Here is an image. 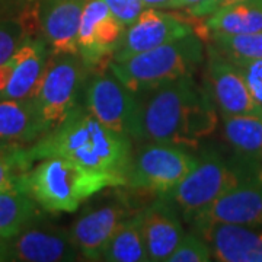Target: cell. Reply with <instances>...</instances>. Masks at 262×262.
I'll return each mask as SVG.
<instances>
[{
	"label": "cell",
	"mask_w": 262,
	"mask_h": 262,
	"mask_svg": "<svg viewBox=\"0 0 262 262\" xmlns=\"http://www.w3.org/2000/svg\"><path fill=\"white\" fill-rule=\"evenodd\" d=\"M3 248L5 261H75L80 253L70 233L53 227L28 226L16 236L3 239Z\"/></svg>",
	"instance_id": "cell-11"
},
{
	"label": "cell",
	"mask_w": 262,
	"mask_h": 262,
	"mask_svg": "<svg viewBox=\"0 0 262 262\" xmlns=\"http://www.w3.org/2000/svg\"><path fill=\"white\" fill-rule=\"evenodd\" d=\"M84 108L98 121L127 139H137V96L111 73L94 77L86 88Z\"/></svg>",
	"instance_id": "cell-8"
},
{
	"label": "cell",
	"mask_w": 262,
	"mask_h": 262,
	"mask_svg": "<svg viewBox=\"0 0 262 262\" xmlns=\"http://www.w3.org/2000/svg\"><path fill=\"white\" fill-rule=\"evenodd\" d=\"M210 91L215 105L225 115L262 114V108L253 99L241 69L211 48L208 66Z\"/></svg>",
	"instance_id": "cell-14"
},
{
	"label": "cell",
	"mask_w": 262,
	"mask_h": 262,
	"mask_svg": "<svg viewBox=\"0 0 262 262\" xmlns=\"http://www.w3.org/2000/svg\"><path fill=\"white\" fill-rule=\"evenodd\" d=\"M195 230L208 244L215 261L262 262V232L252 226L213 223L196 226Z\"/></svg>",
	"instance_id": "cell-16"
},
{
	"label": "cell",
	"mask_w": 262,
	"mask_h": 262,
	"mask_svg": "<svg viewBox=\"0 0 262 262\" xmlns=\"http://www.w3.org/2000/svg\"><path fill=\"white\" fill-rule=\"evenodd\" d=\"M214 99L210 92L196 89L192 101L188 105L185 121L181 133L182 147H196L201 139L210 136L217 128L219 117L215 113Z\"/></svg>",
	"instance_id": "cell-22"
},
{
	"label": "cell",
	"mask_w": 262,
	"mask_h": 262,
	"mask_svg": "<svg viewBox=\"0 0 262 262\" xmlns=\"http://www.w3.org/2000/svg\"><path fill=\"white\" fill-rule=\"evenodd\" d=\"M196 89L192 75H188L136 94L137 139L181 146L185 114Z\"/></svg>",
	"instance_id": "cell-4"
},
{
	"label": "cell",
	"mask_w": 262,
	"mask_h": 262,
	"mask_svg": "<svg viewBox=\"0 0 262 262\" xmlns=\"http://www.w3.org/2000/svg\"><path fill=\"white\" fill-rule=\"evenodd\" d=\"M262 32V0H245L208 15L196 31L200 38Z\"/></svg>",
	"instance_id": "cell-20"
},
{
	"label": "cell",
	"mask_w": 262,
	"mask_h": 262,
	"mask_svg": "<svg viewBox=\"0 0 262 262\" xmlns=\"http://www.w3.org/2000/svg\"><path fill=\"white\" fill-rule=\"evenodd\" d=\"M27 155L32 163L46 158L72 160L113 179L115 187L127 185L133 158L130 139L105 127L84 106H76L64 121L27 149Z\"/></svg>",
	"instance_id": "cell-1"
},
{
	"label": "cell",
	"mask_w": 262,
	"mask_h": 262,
	"mask_svg": "<svg viewBox=\"0 0 262 262\" xmlns=\"http://www.w3.org/2000/svg\"><path fill=\"white\" fill-rule=\"evenodd\" d=\"M191 32V25L177 15L162 12L158 8H146L139 18L124 29L120 47L114 53L111 61L127 60L131 56L187 37Z\"/></svg>",
	"instance_id": "cell-9"
},
{
	"label": "cell",
	"mask_w": 262,
	"mask_h": 262,
	"mask_svg": "<svg viewBox=\"0 0 262 262\" xmlns=\"http://www.w3.org/2000/svg\"><path fill=\"white\" fill-rule=\"evenodd\" d=\"M86 67L82 57L77 58V54H64L48 60L37 92L32 96L48 131L64 121L77 106Z\"/></svg>",
	"instance_id": "cell-7"
},
{
	"label": "cell",
	"mask_w": 262,
	"mask_h": 262,
	"mask_svg": "<svg viewBox=\"0 0 262 262\" xmlns=\"http://www.w3.org/2000/svg\"><path fill=\"white\" fill-rule=\"evenodd\" d=\"M31 165L27 149L16 144H6L0 149V192L10 189L25 191V177Z\"/></svg>",
	"instance_id": "cell-26"
},
{
	"label": "cell",
	"mask_w": 262,
	"mask_h": 262,
	"mask_svg": "<svg viewBox=\"0 0 262 262\" xmlns=\"http://www.w3.org/2000/svg\"><path fill=\"white\" fill-rule=\"evenodd\" d=\"M125 27L103 0H86L79 25V56L86 66L102 63L120 47Z\"/></svg>",
	"instance_id": "cell-10"
},
{
	"label": "cell",
	"mask_w": 262,
	"mask_h": 262,
	"mask_svg": "<svg viewBox=\"0 0 262 262\" xmlns=\"http://www.w3.org/2000/svg\"><path fill=\"white\" fill-rule=\"evenodd\" d=\"M204 2H207V0H170L165 9H184V8L189 9V8L201 5Z\"/></svg>",
	"instance_id": "cell-32"
},
{
	"label": "cell",
	"mask_w": 262,
	"mask_h": 262,
	"mask_svg": "<svg viewBox=\"0 0 262 262\" xmlns=\"http://www.w3.org/2000/svg\"><path fill=\"white\" fill-rule=\"evenodd\" d=\"M244 75L253 99L262 108V58L237 66Z\"/></svg>",
	"instance_id": "cell-30"
},
{
	"label": "cell",
	"mask_w": 262,
	"mask_h": 262,
	"mask_svg": "<svg viewBox=\"0 0 262 262\" xmlns=\"http://www.w3.org/2000/svg\"><path fill=\"white\" fill-rule=\"evenodd\" d=\"M196 160L185 147L150 141L131 158L127 185L166 195L192 170Z\"/></svg>",
	"instance_id": "cell-6"
},
{
	"label": "cell",
	"mask_w": 262,
	"mask_h": 262,
	"mask_svg": "<svg viewBox=\"0 0 262 262\" xmlns=\"http://www.w3.org/2000/svg\"><path fill=\"white\" fill-rule=\"evenodd\" d=\"M239 2H245V0H207L204 3L192 6L187 10L188 15H191L192 18H206L220 8H225V6L233 5V3H239Z\"/></svg>",
	"instance_id": "cell-31"
},
{
	"label": "cell",
	"mask_w": 262,
	"mask_h": 262,
	"mask_svg": "<svg viewBox=\"0 0 262 262\" xmlns=\"http://www.w3.org/2000/svg\"><path fill=\"white\" fill-rule=\"evenodd\" d=\"M86 0H41L37 16L54 56L79 54L77 34Z\"/></svg>",
	"instance_id": "cell-15"
},
{
	"label": "cell",
	"mask_w": 262,
	"mask_h": 262,
	"mask_svg": "<svg viewBox=\"0 0 262 262\" xmlns=\"http://www.w3.org/2000/svg\"><path fill=\"white\" fill-rule=\"evenodd\" d=\"M47 64L46 42L27 38L9 61L0 66V99L32 98Z\"/></svg>",
	"instance_id": "cell-13"
},
{
	"label": "cell",
	"mask_w": 262,
	"mask_h": 262,
	"mask_svg": "<svg viewBox=\"0 0 262 262\" xmlns=\"http://www.w3.org/2000/svg\"><path fill=\"white\" fill-rule=\"evenodd\" d=\"M225 136L239 155L262 159V114L225 115Z\"/></svg>",
	"instance_id": "cell-23"
},
{
	"label": "cell",
	"mask_w": 262,
	"mask_h": 262,
	"mask_svg": "<svg viewBox=\"0 0 262 262\" xmlns=\"http://www.w3.org/2000/svg\"><path fill=\"white\" fill-rule=\"evenodd\" d=\"M46 133L47 124L32 98L0 99V143H32Z\"/></svg>",
	"instance_id": "cell-19"
},
{
	"label": "cell",
	"mask_w": 262,
	"mask_h": 262,
	"mask_svg": "<svg viewBox=\"0 0 262 262\" xmlns=\"http://www.w3.org/2000/svg\"><path fill=\"white\" fill-rule=\"evenodd\" d=\"M141 225L150 261H168L184 237L178 211L166 198L155 201L141 211Z\"/></svg>",
	"instance_id": "cell-17"
},
{
	"label": "cell",
	"mask_w": 262,
	"mask_h": 262,
	"mask_svg": "<svg viewBox=\"0 0 262 262\" xmlns=\"http://www.w3.org/2000/svg\"><path fill=\"white\" fill-rule=\"evenodd\" d=\"M114 13V16L127 28L140 16L144 8L143 0H103Z\"/></svg>",
	"instance_id": "cell-29"
},
{
	"label": "cell",
	"mask_w": 262,
	"mask_h": 262,
	"mask_svg": "<svg viewBox=\"0 0 262 262\" xmlns=\"http://www.w3.org/2000/svg\"><path fill=\"white\" fill-rule=\"evenodd\" d=\"M125 217H128L125 207L108 204L77 219L70 230V236L79 252L92 261L102 259L106 245Z\"/></svg>",
	"instance_id": "cell-18"
},
{
	"label": "cell",
	"mask_w": 262,
	"mask_h": 262,
	"mask_svg": "<svg viewBox=\"0 0 262 262\" xmlns=\"http://www.w3.org/2000/svg\"><path fill=\"white\" fill-rule=\"evenodd\" d=\"M102 259L108 262H147L150 261L146 248L141 211L122 220L102 253Z\"/></svg>",
	"instance_id": "cell-21"
},
{
	"label": "cell",
	"mask_w": 262,
	"mask_h": 262,
	"mask_svg": "<svg viewBox=\"0 0 262 262\" xmlns=\"http://www.w3.org/2000/svg\"><path fill=\"white\" fill-rule=\"evenodd\" d=\"M249 178L253 177L239 166L227 163L214 151H206L187 177L163 196L178 208L185 220L191 222L217 198Z\"/></svg>",
	"instance_id": "cell-5"
},
{
	"label": "cell",
	"mask_w": 262,
	"mask_h": 262,
	"mask_svg": "<svg viewBox=\"0 0 262 262\" xmlns=\"http://www.w3.org/2000/svg\"><path fill=\"white\" fill-rule=\"evenodd\" d=\"M211 258L213 253L206 241L198 233H188L184 234L168 262H208Z\"/></svg>",
	"instance_id": "cell-27"
},
{
	"label": "cell",
	"mask_w": 262,
	"mask_h": 262,
	"mask_svg": "<svg viewBox=\"0 0 262 262\" xmlns=\"http://www.w3.org/2000/svg\"><path fill=\"white\" fill-rule=\"evenodd\" d=\"M0 261H5V248H3V239L0 237Z\"/></svg>",
	"instance_id": "cell-34"
},
{
	"label": "cell",
	"mask_w": 262,
	"mask_h": 262,
	"mask_svg": "<svg viewBox=\"0 0 262 262\" xmlns=\"http://www.w3.org/2000/svg\"><path fill=\"white\" fill-rule=\"evenodd\" d=\"M6 146V143H0V149H3Z\"/></svg>",
	"instance_id": "cell-35"
},
{
	"label": "cell",
	"mask_w": 262,
	"mask_h": 262,
	"mask_svg": "<svg viewBox=\"0 0 262 262\" xmlns=\"http://www.w3.org/2000/svg\"><path fill=\"white\" fill-rule=\"evenodd\" d=\"M203 54L201 38L191 32L187 37L127 60L110 61V70L133 94H140L182 76L192 75L201 64Z\"/></svg>",
	"instance_id": "cell-3"
},
{
	"label": "cell",
	"mask_w": 262,
	"mask_h": 262,
	"mask_svg": "<svg viewBox=\"0 0 262 262\" xmlns=\"http://www.w3.org/2000/svg\"><path fill=\"white\" fill-rule=\"evenodd\" d=\"M25 39L27 37L22 24L16 20L0 22V66L9 61Z\"/></svg>",
	"instance_id": "cell-28"
},
{
	"label": "cell",
	"mask_w": 262,
	"mask_h": 262,
	"mask_svg": "<svg viewBox=\"0 0 262 262\" xmlns=\"http://www.w3.org/2000/svg\"><path fill=\"white\" fill-rule=\"evenodd\" d=\"M106 187H115L113 179L64 158L41 159L25 177V191L50 213H73L84 200Z\"/></svg>",
	"instance_id": "cell-2"
},
{
	"label": "cell",
	"mask_w": 262,
	"mask_h": 262,
	"mask_svg": "<svg viewBox=\"0 0 262 262\" xmlns=\"http://www.w3.org/2000/svg\"><path fill=\"white\" fill-rule=\"evenodd\" d=\"M169 2L170 0H143L144 8H158V9H165Z\"/></svg>",
	"instance_id": "cell-33"
},
{
	"label": "cell",
	"mask_w": 262,
	"mask_h": 262,
	"mask_svg": "<svg viewBox=\"0 0 262 262\" xmlns=\"http://www.w3.org/2000/svg\"><path fill=\"white\" fill-rule=\"evenodd\" d=\"M211 41L214 44L213 48L215 51L236 66L262 58V32L244 35H220L213 37Z\"/></svg>",
	"instance_id": "cell-25"
},
{
	"label": "cell",
	"mask_w": 262,
	"mask_h": 262,
	"mask_svg": "<svg viewBox=\"0 0 262 262\" xmlns=\"http://www.w3.org/2000/svg\"><path fill=\"white\" fill-rule=\"evenodd\" d=\"M195 226L225 223V225H262V177L244 181L232 191L217 198L189 222Z\"/></svg>",
	"instance_id": "cell-12"
},
{
	"label": "cell",
	"mask_w": 262,
	"mask_h": 262,
	"mask_svg": "<svg viewBox=\"0 0 262 262\" xmlns=\"http://www.w3.org/2000/svg\"><path fill=\"white\" fill-rule=\"evenodd\" d=\"M37 206L24 189L0 192V237H13L31 226L38 213Z\"/></svg>",
	"instance_id": "cell-24"
}]
</instances>
